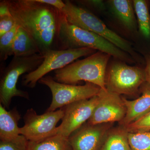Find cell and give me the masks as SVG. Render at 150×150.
Wrapping results in <instances>:
<instances>
[{
    "label": "cell",
    "instance_id": "cell-1",
    "mask_svg": "<svg viewBox=\"0 0 150 150\" xmlns=\"http://www.w3.org/2000/svg\"><path fill=\"white\" fill-rule=\"evenodd\" d=\"M6 1L16 24L33 38L41 54L51 50L57 34L59 10L36 0Z\"/></svg>",
    "mask_w": 150,
    "mask_h": 150
},
{
    "label": "cell",
    "instance_id": "cell-2",
    "mask_svg": "<svg viewBox=\"0 0 150 150\" xmlns=\"http://www.w3.org/2000/svg\"><path fill=\"white\" fill-rule=\"evenodd\" d=\"M56 36L63 49L87 48L101 51L124 63L132 64V56L100 35L70 23L59 11Z\"/></svg>",
    "mask_w": 150,
    "mask_h": 150
},
{
    "label": "cell",
    "instance_id": "cell-3",
    "mask_svg": "<svg viewBox=\"0 0 150 150\" xmlns=\"http://www.w3.org/2000/svg\"><path fill=\"white\" fill-rule=\"evenodd\" d=\"M111 56L98 51L85 59L74 62L54 71V79L58 82L74 85L81 81L91 83L107 91L106 68Z\"/></svg>",
    "mask_w": 150,
    "mask_h": 150
},
{
    "label": "cell",
    "instance_id": "cell-4",
    "mask_svg": "<svg viewBox=\"0 0 150 150\" xmlns=\"http://www.w3.org/2000/svg\"><path fill=\"white\" fill-rule=\"evenodd\" d=\"M65 3V7L61 11L70 23L103 37L137 60L138 55L128 40L109 29L90 11L75 5L69 1H66Z\"/></svg>",
    "mask_w": 150,
    "mask_h": 150
},
{
    "label": "cell",
    "instance_id": "cell-5",
    "mask_svg": "<svg viewBox=\"0 0 150 150\" xmlns=\"http://www.w3.org/2000/svg\"><path fill=\"white\" fill-rule=\"evenodd\" d=\"M44 59V55L41 54L28 57L13 56L1 76L0 104L6 109H8L12 99L14 97L29 99L28 92L18 88L17 83L21 76L36 69L41 64Z\"/></svg>",
    "mask_w": 150,
    "mask_h": 150
},
{
    "label": "cell",
    "instance_id": "cell-6",
    "mask_svg": "<svg viewBox=\"0 0 150 150\" xmlns=\"http://www.w3.org/2000/svg\"><path fill=\"white\" fill-rule=\"evenodd\" d=\"M91 48H81L61 50H48L44 54L41 64L35 70L23 76V85L33 88L41 78L53 71L60 69L83 56H90L97 52Z\"/></svg>",
    "mask_w": 150,
    "mask_h": 150
},
{
    "label": "cell",
    "instance_id": "cell-7",
    "mask_svg": "<svg viewBox=\"0 0 150 150\" xmlns=\"http://www.w3.org/2000/svg\"><path fill=\"white\" fill-rule=\"evenodd\" d=\"M38 82L48 86L52 93V101L48 111H55L73 103L90 99L98 95L101 89L89 82L79 86L61 83L49 76L41 78Z\"/></svg>",
    "mask_w": 150,
    "mask_h": 150
},
{
    "label": "cell",
    "instance_id": "cell-8",
    "mask_svg": "<svg viewBox=\"0 0 150 150\" xmlns=\"http://www.w3.org/2000/svg\"><path fill=\"white\" fill-rule=\"evenodd\" d=\"M145 81L144 70L121 61L110 65L105 77L108 91L119 95L135 94Z\"/></svg>",
    "mask_w": 150,
    "mask_h": 150
},
{
    "label": "cell",
    "instance_id": "cell-9",
    "mask_svg": "<svg viewBox=\"0 0 150 150\" xmlns=\"http://www.w3.org/2000/svg\"><path fill=\"white\" fill-rule=\"evenodd\" d=\"M64 116L61 108L54 111H47L38 115L33 108L28 109L23 117L24 126L20 128V135L30 142H39L58 133L57 123Z\"/></svg>",
    "mask_w": 150,
    "mask_h": 150
},
{
    "label": "cell",
    "instance_id": "cell-10",
    "mask_svg": "<svg viewBox=\"0 0 150 150\" xmlns=\"http://www.w3.org/2000/svg\"><path fill=\"white\" fill-rule=\"evenodd\" d=\"M98 95L90 98L73 103L62 108L64 116L59 126L57 134L69 137L88 121L96 107Z\"/></svg>",
    "mask_w": 150,
    "mask_h": 150
},
{
    "label": "cell",
    "instance_id": "cell-11",
    "mask_svg": "<svg viewBox=\"0 0 150 150\" xmlns=\"http://www.w3.org/2000/svg\"><path fill=\"white\" fill-rule=\"evenodd\" d=\"M98 100L91 118L87 123L91 125L121 123L126 113V108L120 95L100 89Z\"/></svg>",
    "mask_w": 150,
    "mask_h": 150
},
{
    "label": "cell",
    "instance_id": "cell-12",
    "mask_svg": "<svg viewBox=\"0 0 150 150\" xmlns=\"http://www.w3.org/2000/svg\"><path fill=\"white\" fill-rule=\"evenodd\" d=\"M113 124H84L69 137L72 150H100Z\"/></svg>",
    "mask_w": 150,
    "mask_h": 150
},
{
    "label": "cell",
    "instance_id": "cell-13",
    "mask_svg": "<svg viewBox=\"0 0 150 150\" xmlns=\"http://www.w3.org/2000/svg\"><path fill=\"white\" fill-rule=\"evenodd\" d=\"M126 108L125 118L120 123L126 127L150 111V86H146L141 96L134 100H129L122 97Z\"/></svg>",
    "mask_w": 150,
    "mask_h": 150
},
{
    "label": "cell",
    "instance_id": "cell-14",
    "mask_svg": "<svg viewBox=\"0 0 150 150\" xmlns=\"http://www.w3.org/2000/svg\"><path fill=\"white\" fill-rule=\"evenodd\" d=\"M21 115L16 108L7 111L0 104V140H9L20 135L18 126Z\"/></svg>",
    "mask_w": 150,
    "mask_h": 150
},
{
    "label": "cell",
    "instance_id": "cell-15",
    "mask_svg": "<svg viewBox=\"0 0 150 150\" xmlns=\"http://www.w3.org/2000/svg\"><path fill=\"white\" fill-rule=\"evenodd\" d=\"M108 2L113 13L126 29L132 32L137 29L133 1L110 0Z\"/></svg>",
    "mask_w": 150,
    "mask_h": 150
},
{
    "label": "cell",
    "instance_id": "cell-16",
    "mask_svg": "<svg viewBox=\"0 0 150 150\" xmlns=\"http://www.w3.org/2000/svg\"><path fill=\"white\" fill-rule=\"evenodd\" d=\"M12 54L13 56L19 57L42 54L34 39L26 30L19 26L13 42Z\"/></svg>",
    "mask_w": 150,
    "mask_h": 150
},
{
    "label": "cell",
    "instance_id": "cell-17",
    "mask_svg": "<svg viewBox=\"0 0 150 150\" xmlns=\"http://www.w3.org/2000/svg\"><path fill=\"white\" fill-rule=\"evenodd\" d=\"M128 131L122 126L112 128L105 139L100 150H132Z\"/></svg>",
    "mask_w": 150,
    "mask_h": 150
},
{
    "label": "cell",
    "instance_id": "cell-18",
    "mask_svg": "<svg viewBox=\"0 0 150 150\" xmlns=\"http://www.w3.org/2000/svg\"><path fill=\"white\" fill-rule=\"evenodd\" d=\"M69 139L57 134L39 142L29 141L28 150H72Z\"/></svg>",
    "mask_w": 150,
    "mask_h": 150
},
{
    "label": "cell",
    "instance_id": "cell-19",
    "mask_svg": "<svg viewBox=\"0 0 150 150\" xmlns=\"http://www.w3.org/2000/svg\"><path fill=\"white\" fill-rule=\"evenodd\" d=\"M133 2L140 32L145 38L149 39L150 38V15L147 2L145 0H134Z\"/></svg>",
    "mask_w": 150,
    "mask_h": 150
},
{
    "label": "cell",
    "instance_id": "cell-20",
    "mask_svg": "<svg viewBox=\"0 0 150 150\" xmlns=\"http://www.w3.org/2000/svg\"><path fill=\"white\" fill-rule=\"evenodd\" d=\"M128 139L132 150H150V131L129 132Z\"/></svg>",
    "mask_w": 150,
    "mask_h": 150
},
{
    "label": "cell",
    "instance_id": "cell-21",
    "mask_svg": "<svg viewBox=\"0 0 150 150\" xmlns=\"http://www.w3.org/2000/svg\"><path fill=\"white\" fill-rule=\"evenodd\" d=\"M16 24L11 30L0 37V59L5 61L9 56L13 55L12 44L18 28Z\"/></svg>",
    "mask_w": 150,
    "mask_h": 150
},
{
    "label": "cell",
    "instance_id": "cell-22",
    "mask_svg": "<svg viewBox=\"0 0 150 150\" xmlns=\"http://www.w3.org/2000/svg\"><path fill=\"white\" fill-rule=\"evenodd\" d=\"M28 141L23 135L9 140H0V150H28Z\"/></svg>",
    "mask_w": 150,
    "mask_h": 150
},
{
    "label": "cell",
    "instance_id": "cell-23",
    "mask_svg": "<svg viewBox=\"0 0 150 150\" xmlns=\"http://www.w3.org/2000/svg\"><path fill=\"white\" fill-rule=\"evenodd\" d=\"M125 128L131 133L150 131V111Z\"/></svg>",
    "mask_w": 150,
    "mask_h": 150
},
{
    "label": "cell",
    "instance_id": "cell-24",
    "mask_svg": "<svg viewBox=\"0 0 150 150\" xmlns=\"http://www.w3.org/2000/svg\"><path fill=\"white\" fill-rule=\"evenodd\" d=\"M16 24L15 19L11 13L0 16V37L11 30Z\"/></svg>",
    "mask_w": 150,
    "mask_h": 150
},
{
    "label": "cell",
    "instance_id": "cell-25",
    "mask_svg": "<svg viewBox=\"0 0 150 150\" xmlns=\"http://www.w3.org/2000/svg\"><path fill=\"white\" fill-rule=\"evenodd\" d=\"M79 2L83 5L95 9L97 10L103 11L105 9V6L102 1L98 0H84L79 1Z\"/></svg>",
    "mask_w": 150,
    "mask_h": 150
},
{
    "label": "cell",
    "instance_id": "cell-26",
    "mask_svg": "<svg viewBox=\"0 0 150 150\" xmlns=\"http://www.w3.org/2000/svg\"><path fill=\"white\" fill-rule=\"evenodd\" d=\"M38 2L51 6L58 10L62 11L65 6V2L61 0H36Z\"/></svg>",
    "mask_w": 150,
    "mask_h": 150
},
{
    "label": "cell",
    "instance_id": "cell-27",
    "mask_svg": "<svg viewBox=\"0 0 150 150\" xmlns=\"http://www.w3.org/2000/svg\"><path fill=\"white\" fill-rule=\"evenodd\" d=\"M146 81L150 86V56L147 59L146 65L144 70Z\"/></svg>",
    "mask_w": 150,
    "mask_h": 150
}]
</instances>
